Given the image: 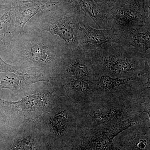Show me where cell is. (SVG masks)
Listing matches in <instances>:
<instances>
[{
  "instance_id": "obj_1",
  "label": "cell",
  "mask_w": 150,
  "mask_h": 150,
  "mask_svg": "<svg viewBox=\"0 0 150 150\" xmlns=\"http://www.w3.org/2000/svg\"><path fill=\"white\" fill-rule=\"evenodd\" d=\"M68 51L59 38L49 33L23 31L13 38L8 52L19 66L51 77Z\"/></svg>"
},
{
  "instance_id": "obj_2",
  "label": "cell",
  "mask_w": 150,
  "mask_h": 150,
  "mask_svg": "<svg viewBox=\"0 0 150 150\" xmlns=\"http://www.w3.org/2000/svg\"><path fill=\"white\" fill-rule=\"evenodd\" d=\"M97 73L112 77H130L142 72L150 62V54L144 55L132 46L109 42L86 52Z\"/></svg>"
},
{
  "instance_id": "obj_3",
  "label": "cell",
  "mask_w": 150,
  "mask_h": 150,
  "mask_svg": "<svg viewBox=\"0 0 150 150\" xmlns=\"http://www.w3.org/2000/svg\"><path fill=\"white\" fill-rule=\"evenodd\" d=\"M144 98L95 99L81 107L83 127L108 126L139 118L144 113Z\"/></svg>"
},
{
  "instance_id": "obj_4",
  "label": "cell",
  "mask_w": 150,
  "mask_h": 150,
  "mask_svg": "<svg viewBox=\"0 0 150 150\" xmlns=\"http://www.w3.org/2000/svg\"><path fill=\"white\" fill-rule=\"evenodd\" d=\"M54 7L36 14L26 24L23 31L48 32L59 38L68 51L78 48L80 19L67 8Z\"/></svg>"
},
{
  "instance_id": "obj_5",
  "label": "cell",
  "mask_w": 150,
  "mask_h": 150,
  "mask_svg": "<svg viewBox=\"0 0 150 150\" xmlns=\"http://www.w3.org/2000/svg\"><path fill=\"white\" fill-rule=\"evenodd\" d=\"M150 63L146 64L141 73L130 77H112L97 73L93 81L96 98H139L144 97L146 90L150 89Z\"/></svg>"
},
{
  "instance_id": "obj_6",
  "label": "cell",
  "mask_w": 150,
  "mask_h": 150,
  "mask_svg": "<svg viewBox=\"0 0 150 150\" xmlns=\"http://www.w3.org/2000/svg\"><path fill=\"white\" fill-rule=\"evenodd\" d=\"M148 18L142 2H121L107 13L106 28H112L120 36L129 32H141L143 28L150 29Z\"/></svg>"
},
{
  "instance_id": "obj_7",
  "label": "cell",
  "mask_w": 150,
  "mask_h": 150,
  "mask_svg": "<svg viewBox=\"0 0 150 150\" xmlns=\"http://www.w3.org/2000/svg\"><path fill=\"white\" fill-rule=\"evenodd\" d=\"M138 120L132 119L108 126L83 128L73 150H107L118 134L136 124Z\"/></svg>"
},
{
  "instance_id": "obj_8",
  "label": "cell",
  "mask_w": 150,
  "mask_h": 150,
  "mask_svg": "<svg viewBox=\"0 0 150 150\" xmlns=\"http://www.w3.org/2000/svg\"><path fill=\"white\" fill-rule=\"evenodd\" d=\"M96 74L86 52L78 47L65 53L51 78L81 79L93 82Z\"/></svg>"
},
{
  "instance_id": "obj_9",
  "label": "cell",
  "mask_w": 150,
  "mask_h": 150,
  "mask_svg": "<svg viewBox=\"0 0 150 150\" xmlns=\"http://www.w3.org/2000/svg\"><path fill=\"white\" fill-rule=\"evenodd\" d=\"M42 81H47V79L39 71L30 67L8 64L0 56V91L4 88L20 90Z\"/></svg>"
},
{
  "instance_id": "obj_10",
  "label": "cell",
  "mask_w": 150,
  "mask_h": 150,
  "mask_svg": "<svg viewBox=\"0 0 150 150\" xmlns=\"http://www.w3.org/2000/svg\"><path fill=\"white\" fill-rule=\"evenodd\" d=\"M150 120L144 112L136 124L118 134L114 142L127 150H150Z\"/></svg>"
},
{
  "instance_id": "obj_11",
  "label": "cell",
  "mask_w": 150,
  "mask_h": 150,
  "mask_svg": "<svg viewBox=\"0 0 150 150\" xmlns=\"http://www.w3.org/2000/svg\"><path fill=\"white\" fill-rule=\"evenodd\" d=\"M53 82L66 93L71 101L80 107L91 102L96 98L93 82L81 79L51 78Z\"/></svg>"
},
{
  "instance_id": "obj_12",
  "label": "cell",
  "mask_w": 150,
  "mask_h": 150,
  "mask_svg": "<svg viewBox=\"0 0 150 150\" xmlns=\"http://www.w3.org/2000/svg\"><path fill=\"white\" fill-rule=\"evenodd\" d=\"M78 41L79 48L85 52L100 48L105 43L121 42L120 35L112 28L97 29L85 21L79 27Z\"/></svg>"
},
{
  "instance_id": "obj_13",
  "label": "cell",
  "mask_w": 150,
  "mask_h": 150,
  "mask_svg": "<svg viewBox=\"0 0 150 150\" xmlns=\"http://www.w3.org/2000/svg\"><path fill=\"white\" fill-rule=\"evenodd\" d=\"M58 4L51 0H13L11 8L15 18L16 35L23 32L26 24L38 13Z\"/></svg>"
},
{
  "instance_id": "obj_14",
  "label": "cell",
  "mask_w": 150,
  "mask_h": 150,
  "mask_svg": "<svg viewBox=\"0 0 150 150\" xmlns=\"http://www.w3.org/2000/svg\"><path fill=\"white\" fill-rule=\"evenodd\" d=\"M69 7L67 8L80 19L81 12H83L91 19L98 29H106L107 13L100 8L93 0H69Z\"/></svg>"
},
{
  "instance_id": "obj_15",
  "label": "cell",
  "mask_w": 150,
  "mask_h": 150,
  "mask_svg": "<svg viewBox=\"0 0 150 150\" xmlns=\"http://www.w3.org/2000/svg\"><path fill=\"white\" fill-rule=\"evenodd\" d=\"M15 32V18L11 6L0 18V49L8 52Z\"/></svg>"
},
{
  "instance_id": "obj_16",
  "label": "cell",
  "mask_w": 150,
  "mask_h": 150,
  "mask_svg": "<svg viewBox=\"0 0 150 150\" xmlns=\"http://www.w3.org/2000/svg\"><path fill=\"white\" fill-rule=\"evenodd\" d=\"M5 150H48L40 137L33 134L10 137Z\"/></svg>"
},
{
  "instance_id": "obj_17",
  "label": "cell",
  "mask_w": 150,
  "mask_h": 150,
  "mask_svg": "<svg viewBox=\"0 0 150 150\" xmlns=\"http://www.w3.org/2000/svg\"><path fill=\"white\" fill-rule=\"evenodd\" d=\"M150 30L143 32H131L120 35L121 43L128 46H132L144 55H149L150 48Z\"/></svg>"
},
{
  "instance_id": "obj_18",
  "label": "cell",
  "mask_w": 150,
  "mask_h": 150,
  "mask_svg": "<svg viewBox=\"0 0 150 150\" xmlns=\"http://www.w3.org/2000/svg\"><path fill=\"white\" fill-rule=\"evenodd\" d=\"M51 97V93L41 92L26 96L21 101L9 103L20 107L23 111H34L46 105L50 101Z\"/></svg>"
},
{
  "instance_id": "obj_19",
  "label": "cell",
  "mask_w": 150,
  "mask_h": 150,
  "mask_svg": "<svg viewBox=\"0 0 150 150\" xmlns=\"http://www.w3.org/2000/svg\"><path fill=\"white\" fill-rule=\"evenodd\" d=\"M3 122H0V150H5L10 137L8 136L5 128L3 126Z\"/></svg>"
},
{
  "instance_id": "obj_20",
  "label": "cell",
  "mask_w": 150,
  "mask_h": 150,
  "mask_svg": "<svg viewBox=\"0 0 150 150\" xmlns=\"http://www.w3.org/2000/svg\"><path fill=\"white\" fill-rule=\"evenodd\" d=\"M121 147L119 146L114 141L111 143V144L108 148L107 150H121Z\"/></svg>"
},
{
  "instance_id": "obj_21",
  "label": "cell",
  "mask_w": 150,
  "mask_h": 150,
  "mask_svg": "<svg viewBox=\"0 0 150 150\" xmlns=\"http://www.w3.org/2000/svg\"><path fill=\"white\" fill-rule=\"evenodd\" d=\"M11 6L9 4H0V13L5 12L11 7Z\"/></svg>"
},
{
  "instance_id": "obj_22",
  "label": "cell",
  "mask_w": 150,
  "mask_h": 150,
  "mask_svg": "<svg viewBox=\"0 0 150 150\" xmlns=\"http://www.w3.org/2000/svg\"><path fill=\"white\" fill-rule=\"evenodd\" d=\"M4 118V113L2 108L0 105V122H3Z\"/></svg>"
},
{
  "instance_id": "obj_23",
  "label": "cell",
  "mask_w": 150,
  "mask_h": 150,
  "mask_svg": "<svg viewBox=\"0 0 150 150\" xmlns=\"http://www.w3.org/2000/svg\"><path fill=\"white\" fill-rule=\"evenodd\" d=\"M11 2L12 1H13V0H11Z\"/></svg>"
}]
</instances>
